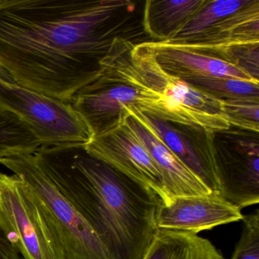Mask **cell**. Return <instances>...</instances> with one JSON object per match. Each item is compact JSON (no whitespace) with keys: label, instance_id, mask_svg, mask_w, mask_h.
I'll return each instance as SVG.
<instances>
[{"label":"cell","instance_id":"11","mask_svg":"<svg viewBox=\"0 0 259 259\" xmlns=\"http://www.w3.org/2000/svg\"><path fill=\"white\" fill-rule=\"evenodd\" d=\"M85 146L94 155L149 186L163 204L170 201L158 166L140 138L128 125L126 118L113 130L94 137Z\"/></svg>","mask_w":259,"mask_h":259},{"label":"cell","instance_id":"7","mask_svg":"<svg viewBox=\"0 0 259 259\" xmlns=\"http://www.w3.org/2000/svg\"><path fill=\"white\" fill-rule=\"evenodd\" d=\"M22 179L40 203L63 245L66 259H108L90 227L37 166L34 154L0 161Z\"/></svg>","mask_w":259,"mask_h":259},{"label":"cell","instance_id":"13","mask_svg":"<svg viewBox=\"0 0 259 259\" xmlns=\"http://www.w3.org/2000/svg\"><path fill=\"white\" fill-rule=\"evenodd\" d=\"M145 45L162 70L180 79L220 77L257 82L236 66L187 47L166 42H145Z\"/></svg>","mask_w":259,"mask_h":259},{"label":"cell","instance_id":"8","mask_svg":"<svg viewBox=\"0 0 259 259\" xmlns=\"http://www.w3.org/2000/svg\"><path fill=\"white\" fill-rule=\"evenodd\" d=\"M189 48L259 43V0H205L168 41Z\"/></svg>","mask_w":259,"mask_h":259},{"label":"cell","instance_id":"4","mask_svg":"<svg viewBox=\"0 0 259 259\" xmlns=\"http://www.w3.org/2000/svg\"><path fill=\"white\" fill-rule=\"evenodd\" d=\"M131 60L144 84L161 95L154 117L213 133L231 127L224 116L222 101L163 72L145 42L134 45Z\"/></svg>","mask_w":259,"mask_h":259},{"label":"cell","instance_id":"19","mask_svg":"<svg viewBox=\"0 0 259 259\" xmlns=\"http://www.w3.org/2000/svg\"><path fill=\"white\" fill-rule=\"evenodd\" d=\"M191 48L236 66L251 79L259 82V43L232 45L224 48Z\"/></svg>","mask_w":259,"mask_h":259},{"label":"cell","instance_id":"17","mask_svg":"<svg viewBox=\"0 0 259 259\" xmlns=\"http://www.w3.org/2000/svg\"><path fill=\"white\" fill-rule=\"evenodd\" d=\"M41 144L19 118L0 109V161L16 156L34 154Z\"/></svg>","mask_w":259,"mask_h":259},{"label":"cell","instance_id":"20","mask_svg":"<svg viewBox=\"0 0 259 259\" xmlns=\"http://www.w3.org/2000/svg\"><path fill=\"white\" fill-rule=\"evenodd\" d=\"M222 105L230 126L259 133V99L230 100Z\"/></svg>","mask_w":259,"mask_h":259},{"label":"cell","instance_id":"22","mask_svg":"<svg viewBox=\"0 0 259 259\" xmlns=\"http://www.w3.org/2000/svg\"><path fill=\"white\" fill-rule=\"evenodd\" d=\"M0 259H23L0 225Z\"/></svg>","mask_w":259,"mask_h":259},{"label":"cell","instance_id":"1","mask_svg":"<svg viewBox=\"0 0 259 259\" xmlns=\"http://www.w3.org/2000/svg\"><path fill=\"white\" fill-rule=\"evenodd\" d=\"M128 0H0V67L19 84L70 104L101 73L130 20Z\"/></svg>","mask_w":259,"mask_h":259},{"label":"cell","instance_id":"10","mask_svg":"<svg viewBox=\"0 0 259 259\" xmlns=\"http://www.w3.org/2000/svg\"><path fill=\"white\" fill-rule=\"evenodd\" d=\"M124 108L130 116L154 133L212 193L220 195L213 150L214 133L163 120L134 107Z\"/></svg>","mask_w":259,"mask_h":259},{"label":"cell","instance_id":"3","mask_svg":"<svg viewBox=\"0 0 259 259\" xmlns=\"http://www.w3.org/2000/svg\"><path fill=\"white\" fill-rule=\"evenodd\" d=\"M135 44L118 37L101 62V73L74 95L71 105L84 121L93 138L123 122L124 107L155 116L161 95L144 84L131 60Z\"/></svg>","mask_w":259,"mask_h":259},{"label":"cell","instance_id":"2","mask_svg":"<svg viewBox=\"0 0 259 259\" xmlns=\"http://www.w3.org/2000/svg\"><path fill=\"white\" fill-rule=\"evenodd\" d=\"M34 155L108 259L144 258L159 230L162 202L151 188L94 155L84 144L41 146Z\"/></svg>","mask_w":259,"mask_h":259},{"label":"cell","instance_id":"12","mask_svg":"<svg viewBox=\"0 0 259 259\" xmlns=\"http://www.w3.org/2000/svg\"><path fill=\"white\" fill-rule=\"evenodd\" d=\"M242 209L218 194L172 197L157 210L159 230L197 233L242 221Z\"/></svg>","mask_w":259,"mask_h":259},{"label":"cell","instance_id":"16","mask_svg":"<svg viewBox=\"0 0 259 259\" xmlns=\"http://www.w3.org/2000/svg\"><path fill=\"white\" fill-rule=\"evenodd\" d=\"M143 259H227L208 239L189 232L159 230Z\"/></svg>","mask_w":259,"mask_h":259},{"label":"cell","instance_id":"14","mask_svg":"<svg viewBox=\"0 0 259 259\" xmlns=\"http://www.w3.org/2000/svg\"><path fill=\"white\" fill-rule=\"evenodd\" d=\"M126 121L155 160L163 176L165 188L169 198L212 193L154 133L130 114L126 117Z\"/></svg>","mask_w":259,"mask_h":259},{"label":"cell","instance_id":"5","mask_svg":"<svg viewBox=\"0 0 259 259\" xmlns=\"http://www.w3.org/2000/svg\"><path fill=\"white\" fill-rule=\"evenodd\" d=\"M0 109L25 122L41 146L87 145L93 139L71 104L24 87L1 67Z\"/></svg>","mask_w":259,"mask_h":259},{"label":"cell","instance_id":"18","mask_svg":"<svg viewBox=\"0 0 259 259\" xmlns=\"http://www.w3.org/2000/svg\"><path fill=\"white\" fill-rule=\"evenodd\" d=\"M183 81L221 101L259 99V83L254 81L220 77H199Z\"/></svg>","mask_w":259,"mask_h":259},{"label":"cell","instance_id":"21","mask_svg":"<svg viewBox=\"0 0 259 259\" xmlns=\"http://www.w3.org/2000/svg\"><path fill=\"white\" fill-rule=\"evenodd\" d=\"M243 227L231 259H259V210L244 215Z\"/></svg>","mask_w":259,"mask_h":259},{"label":"cell","instance_id":"9","mask_svg":"<svg viewBox=\"0 0 259 259\" xmlns=\"http://www.w3.org/2000/svg\"><path fill=\"white\" fill-rule=\"evenodd\" d=\"M220 195L242 209L259 202L258 133L230 127L213 134Z\"/></svg>","mask_w":259,"mask_h":259},{"label":"cell","instance_id":"15","mask_svg":"<svg viewBox=\"0 0 259 259\" xmlns=\"http://www.w3.org/2000/svg\"><path fill=\"white\" fill-rule=\"evenodd\" d=\"M205 0H148L145 3L143 28L153 42L175 37Z\"/></svg>","mask_w":259,"mask_h":259},{"label":"cell","instance_id":"6","mask_svg":"<svg viewBox=\"0 0 259 259\" xmlns=\"http://www.w3.org/2000/svg\"><path fill=\"white\" fill-rule=\"evenodd\" d=\"M0 225L23 259H66L37 198L16 174L0 172Z\"/></svg>","mask_w":259,"mask_h":259}]
</instances>
